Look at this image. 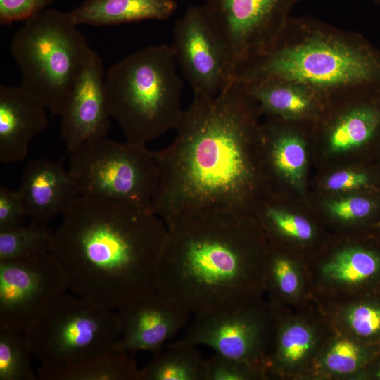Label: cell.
<instances>
[{
  "label": "cell",
  "instance_id": "cell-1",
  "mask_svg": "<svg viewBox=\"0 0 380 380\" xmlns=\"http://www.w3.org/2000/svg\"><path fill=\"white\" fill-rule=\"evenodd\" d=\"M259 107L232 80L215 96L194 94L167 147L153 151L159 179L151 212L167 225L207 208L246 213L258 186Z\"/></svg>",
  "mask_w": 380,
  "mask_h": 380
},
{
  "label": "cell",
  "instance_id": "cell-2",
  "mask_svg": "<svg viewBox=\"0 0 380 380\" xmlns=\"http://www.w3.org/2000/svg\"><path fill=\"white\" fill-rule=\"evenodd\" d=\"M61 217L49 252L70 291L116 310L156 291L167 232L159 217L119 200L80 195Z\"/></svg>",
  "mask_w": 380,
  "mask_h": 380
},
{
  "label": "cell",
  "instance_id": "cell-3",
  "mask_svg": "<svg viewBox=\"0 0 380 380\" xmlns=\"http://www.w3.org/2000/svg\"><path fill=\"white\" fill-rule=\"evenodd\" d=\"M166 227L157 292L194 316L250 303L265 267L246 213L201 209Z\"/></svg>",
  "mask_w": 380,
  "mask_h": 380
},
{
  "label": "cell",
  "instance_id": "cell-4",
  "mask_svg": "<svg viewBox=\"0 0 380 380\" xmlns=\"http://www.w3.org/2000/svg\"><path fill=\"white\" fill-rule=\"evenodd\" d=\"M267 79L300 82L328 97L380 87V50L360 33L310 16H290L275 40L239 64L232 77Z\"/></svg>",
  "mask_w": 380,
  "mask_h": 380
},
{
  "label": "cell",
  "instance_id": "cell-5",
  "mask_svg": "<svg viewBox=\"0 0 380 380\" xmlns=\"http://www.w3.org/2000/svg\"><path fill=\"white\" fill-rule=\"evenodd\" d=\"M170 45H151L113 65L106 72L109 112L126 141L146 145L175 129L184 110L183 81Z\"/></svg>",
  "mask_w": 380,
  "mask_h": 380
},
{
  "label": "cell",
  "instance_id": "cell-6",
  "mask_svg": "<svg viewBox=\"0 0 380 380\" xmlns=\"http://www.w3.org/2000/svg\"><path fill=\"white\" fill-rule=\"evenodd\" d=\"M91 49L68 13L53 8L25 20L11 44L21 85L57 115Z\"/></svg>",
  "mask_w": 380,
  "mask_h": 380
},
{
  "label": "cell",
  "instance_id": "cell-7",
  "mask_svg": "<svg viewBox=\"0 0 380 380\" xmlns=\"http://www.w3.org/2000/svg\"><path fill=\"white\" fill-rule=\"evenodd\" d=\"M40 367L75 365L114 350L120 336L116 311L68 291L25 334Z\"/></svg>",
  "mask_w": 380,
  "mask_h": 380
},
{
  "label": "cell",
  "instance_id": "cell-8",
  "mask_svg": "<svg viewBox=\"0 0 380 380\" xmlns=\"http://www.w3.org/2000/svg\"><path fill=\"white\" fill-rule=\"evenodd\" d=\"M68 170L80 195L110 198L151 212L159 174L146 145L106 137L88 140L69 153Z\"/></svg>",
  "mask_w": 380,
  "mask_h": 380
},
{
  "label": "cell",
  "instance_id": "cell-9",
  "mask_svg": "<svg viewBox=\"0 0 380 380\" xmlns=\"http://www.w3.org/2000/svg\"><path fill=\"white\" fill-rule=\"evenodd\" d=\"M68 291L65 275L50 252L0 261V326L25 334Z\"/></svg>",
  "mask_w": 380,
  "mask_h": 380
},
{
  "label": "cell",
  "instance_id": "cell-10",
  "mask_svg": "<svg viewBox=\"0 0 380 380\" xmlns=\"http://www.w3.org/2000/svg\"><path fill=\"white\" fill-rule=\"evenodd\" d=\"M300 0H203L229 54V77L243 61L267 49Z\"/></svg>",
  "mask_w": 380,
  "mask_h": 380
},
{
  "label": "cell",
  "instance_id": "cell-11",
  "mask_svg": "<svg viewBox=\"0 0 380 380\" xmlns=\"http://www.w3.org/2000/svg\"><path fill=\"white\" fill-rule=\"evenodd\" d=\"M170 46L194 94L215 96L231 81L226 44L203 5L176 20Z\"/></svg>",
  "mask_w": 380,
  "mask_h": 380
},
{
  "label": "cell",
  "instance_id": "cell-12",
  "mask_svg": "<svg viewBox=\"0 0 380 380\" xmlns=\"http://www.w3.org/2000/svg\"><path fill=\"white\" fill-rule=\"evenodd\" d=\"M249 304L195 315L176 342L208 346L216 353L253 366L261 357L265 319Z\"/></svg>",
  "mask_w": 380,
  "mask_h": 380
},
{
  "label": "cell",
  "instance_id": "cell-13",
  "mask_svg": "<svg viewBox=\"0 0 380 380\" xmlns=\"http://www.w3.org/2000/svg\"><path fill=\"white\" fill-rule=\"evenodd\" d=\"M106 72L99 54L91 49L61 116V134L69 153L88 140L105 137L110 127Z\"/></svg>",
  "mask_w": 380,
  "mask_h": 380
},
{
  "label": "cell",
  "instance_id": "cell-14",
  "mask_svg": "<svg viewBox=\"0 0 380 380\" xmlns=\"http://www.w3.org/2000/svg\"><path fill=\"white\" fill-rule=\"evenodd\" d=\"M120 336L114 350L158 351L188 323L190 312L156 291L116 310Z\"/></svg>",
  "mask_w": 380,
  "mask_h": 380
},
{
  "label": "cell",
  "instance_id": "cell-15",
  "mask_svg": "<svg viewBox=\"0 0 380 380\" xmlns=\"http://www.w3.org/2000/svg\"><path fill=\"white\" fill-rule=\"evenodd\" d=\"M329 98L338 108L327 128L331 151L380 144V87L357 88Z\"/></svg>",
  "mask_w": 380,
  "mask_h": 380
},
{
  "label": "cell",
  "instance_id": "cell-16",
  "mask_svg": "<svg viewBox=\"0 0 380 380\" xmlns=\"http://www.w3.org/2000/svg\"><path fill=\"white\" fill-rule=\"evenodd\" d=\"M18 190L27 218L44 225L62 216L80 196L62 163L45 158L26 165Z\"/></svg>",
  "mask_w": 380,
  "mask_h": 380
},
{
  "label": "cell",
  "instance_id": "cell-17",
  "mask_svg": "<svg viewBox=\"0 0 380 380\" xmlns=\"http://www.w3.org/2000/svg\"><path fill=\"white\" fill-rule=\"evenodd\" d=\"M46 108L21 84L0 86V160L23 161L31 140L49 125Z\"/></svg>",
  "mask_w": 380,
  "mask_h": 380
},
{
  "label": "cell",
  "instance_id": "cell-18",
  "mask_svg": "<svg viewBox=\"0 0 380 380\" xmlns=\"http://www.w3.org/2000/svg\"><path fill=\"white\" fill-rule=\"evenodd\" d=\"M245 83L260 113L286 122L313 118L325 108L329 97L306 84L281 79Z\"/></svg>",
  "mask_w": 380,
  "mask_h": 380
},
{
  "label": "cell",
  "instance_id": "cell-19",
  "mask_svg": "<svg viewBox=\"0 0 380 380\" xmlns=\"http://www.w3.org/2000/svg\"><path fill=\"white\" fill-rule=\"evenodd\" d=\"M177 7L175 0H85L68 14L77 26H111L145 20H167Z\"/></svg>",
  "mask_w": 380,
  "mask_h": 380
},
{
  "label": "cell",
  "instance_id": "cell-20",
  "mask_svg": "<svg viewBox=\"0 0 380 380\" xmlns=\"http://www.w3.org/2000/svg\"><path fill=\"white\" fill-rule=\"evenodd\" d=\"M139 372L132 354L115 350L75 365L37 369L38 380H138Z\"/></svg>",
  "mask_w": 380,
  "mask_h": 380
},
{
  "label": "cell",
  "instance_id": "cell-21",
  "mask_svg": "<svg viewBox=\"0 0 380 380\" xmlns=\"http://www.w3.org/2000/svg\"><path fill=\"white\" fill-rule=\"evenodd\" d=\"M196 347L169 344L139 370L138 380H205L207 359Z\"/></svg>",
  "mask_w": 380,
  "mask_h": 380
},
{
  "label": "cell",
  "instance_id": "cell-22",
  "mask_svg": "<svg viewBox=\"0 0 380 380\" xmlns=\"http://www.w3.org/2000/svg\"><path fill=\"white\" fill-rule=\"evenodd\" d=\"M53 232L48 225L33 222L0 231V261L49 252Z\"/></svg>",
  "mask_w": 380,
  "mask_h": 380
},
{
  "label": "cell",
  "instance_id": "cell-23",
  "mask_svg": "<svg viewBox=\"0 0 380 380\" xmlns=\"http://www.w3.org/2000/svg\"><path fill=\"white\" fill-rule=\"evenodd\" d=\"M32 356L25 334L0 326V380H38Z\"/></svg>",
  "mask_w": 380,
  "mask_h": 380
},
{
  "label": "cell",
  "instance_id": "cell-24",
  "mask_svg": "<svg viewBox=\"0 0 380 380\" xmlns=\"http://www.w3.org/2000/svg\"><path fill=\"white\" fill-rule=\"evenodd\" d=\"M379 265V258L373 251L353 248L338 253L324 265L323 272L334 281L355 284L373 276Z\"/></svg>",
  "mask_w": 380,
  "mask_h": 380
},
{
  "label": "cell",
  "instance_id": "cell-25",
  "mask_svg": "<svg viewBox=\"0 0 380 380\" xmlns=\"http://www.w3.org/2000/svg\"><path fill=\"white\" fill-rule=\"evenodd\" d=\"M312 343L311 331L305 326L293 324L279 334L275 357L278 362L297 363L308 354Z\"/></svg>",
  "mask_w": 380,
  "mask_h": 380
},
{
  "label": "cell",
  "instance_id": "cell-26",
  "mask_svg": "<svg viewBox=\"0 0 380 380\" xmlns=\"http://www.w3.org/2000/svg\"><path fill=\"white\" fill-rule=\"evenodd\" d=\"M262 217L273 230L299 241H308L313 236L311 224L304 217L291 214L274 205L267 204Z\"/></svg>",
  "mask_w": 380,
  "mask_h": 380
},
{
  "label": "cell",
  "instance_id": "cell-27",
  "mask_svg": "<svg viewBox=\"0 0 380 380\" xmlns=\"http://www.w3.org/2000/svg\"><path fill=\"white\" fill-rule=\"evenodd\" d=\"M328 209L336 217L343 220H361L372 217L380 210V199L367 194L331 201Z\"/></svg>",
  "mask_w": 380,
  "mask_h": 380
},
{
  "label": "cell",
  "instance_id": "cell-28",
  "mask_svg": "<svg viewBox=\"0 0 380 380\" xmlns=\"http://www.w3.org/2000/svg\"><path fill=\"white\" fill-rule=\"evenodd\" d=\"M254 366L216 353L207 359L205 380H244L252 377Z\"/></svg>",
  "mask_w": 380,
  "mask_h": 380
},
{
  "label": "cell",
  "instance_id": "cell-29",
  "mask_svg": "<svg viewBox=\"0 0 380 380\" xmlns=\"http://www.w3.org/2000/svg\"><path fill=\"white\" fill-rule=\"evenodd\" d=\"M360 361V350L353 341L341 339L335 342L327 351L324 364L328 369L338 374L354 372Z\"/></svg>",
  "mask_w": 380,
  "mask_h": 380
},
{
  "label": "cell",
  "instance_id": "cell-30",
  "mask_svg": "<svg viewBox=\"0 0 380 380\" xmlns=\"http://www.w3.org/2000/svg\"><path fill=\"white\" fill-rule=\"evenodd\" d=\"M265 270L270 277L274 289L282 295L294 294L299 287V278L291 261L281 255L272 258Z\"/></svg>",
  "mask_w": 380,
  "mask_h": 380
},
{
  "label": "cell",
  "instance_id": "cell-31",
  "mask_svg": "<svg viewBox=\"0 0 380 380\" xmlns=\"http://www.w3.org/2000/svg\"><path fill=\"white\" fill-rule=\"evenodd\" d=\"M27 218L19 190L0 186V231L25 224Z\"/></svg>",
  "mask_w": 380,
  "mask_h": 380
},
{
  "label": "cell",
  "instance_id": "cell-32",
  "mask_svg": "<svg viewBox=\"0 0 380 380\" xmlns=\"http://www.w3.org/2000/svg\"><path fill=\"white\" fill-rule=\"evenodd\" d=\"M53 0H0V23L27 20L44 11Z\"/></svg>",
  "mask_w": 380,
  "mask_h": 380
},
{
  "label": "cell",
  "instance_id": "cell-33",
  "mask_svg": "<svg viewBox=\"0 0 380 380\" xmlns=\"http://www.w3.org/2000/svg\"><path fill=\"white\" fill-rule=\"evenodd\" d=\"M347 320L358 336L369 337L380 332V309L368 305H358L350 310Z\"/></svg>",
  "mask_w": 380,
  "mask_h": 380
},
{
  "label": "cell",
  "instance_id": "cell-34",
  "mask_svg": "<svg viewBox=\"0 0 380 380\" xmlns=\"http://www.w3.org/2000/svg\"><path fill=\"white\" fill-rule=\"evenodd\" d=\"M374 178L367 171H338L328 177L326 186L332 191L367 189L372 186Z\"/></svg>",
  "mask_w": 380,
  "mask_h": 380
},
{
  "label": "cell",
  "instance_id": "cell-35",
  "mask_svg": "<svg viewBox=\"0 0 380 380\" xmlns=\"http://www.w3.org/2000/svg\"><path fill=\"white\" fill-rule=\"evenodd\" d=\"M372 1H374V3L380 5V0H372Z\"/></svg>",
  "mask_w": 380,
  "mask_h": 380
},
{
  "label": "cell",
  "instance_id": "cell-36",
  "mask_svg": "<svg viewBox=\"0 0 380 380\" xmlns=\"http://www.w3.org/2000/svg\"><path fill=\"white\" fill-rule=\"evenodd\" d=\"M378 376H379L380 377V372H379V373Z\"/></svg>",
  "mask_w": 380,
  "mask_h": 380
}]
</instances>
